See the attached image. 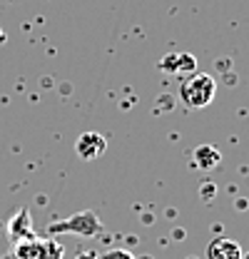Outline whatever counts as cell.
<instances>
[{
  "label": "cell",
  "instance_id": "obj_1",
  "mask_svg": "<svg viewBox=\"0 0 249 259\" xmlns=\"http://www.w3.org/2000/svg\"><path fill=\"white\" fill-rule=\"evenodd\" d=\"M217 93V82L210 72H192L180 82V100L192 110L207 107Z\"/></svg>",
  "mask_w": 249,
  "mask_h": 259
},
{
  "label": "cell",
  "instance_id": "obj_14",
  "mask_svg": "<svg viewBox=\"0 0 249 259\" xmlns=\"http://www.w3.org/2000/svg\"><path fill=\"white\" fill-rule=\"evenodd\" d=\"M242 259H249V252H244V254H242Z\"/></svg>",
  "mask_w": 249,
  "mask_h": 259
},
{
  "label": "cell",
  "instance_id": "obj_9",
  "mask_svg": "<svg viewBox=\"0 0 249 259\" xmlns=\"http://www.w3.org/2000/svg\"><path fill=\"white\" fill-rule=\"evenodd\" d=\"M62 257H65V249H62V244L58 242V239L48 237V239H43V242H40L37 259H62Z\"/></svg>",
  "mask_w": 249,
  "mask_h": 259
},
{
  "label": "cell",
  "instance_id": "obj_6",
  "mask_svg": "<svg viewBox=\"0 0 249 259\" xmlns=\"http://www.w3.org/2000/svg\"><path fill=\"white\" fill-rule=\"evenodd\" d=\"M207 259H242V247L234 239L215 237L207 244Z\"/></svg>",
  "mask_w": 249,
  "mask_h": 259
},
{
  "label": "cell",
  "instance_id": "obj_7",
  "mask_svg": "<svg viewBox=\"0 0 249 259\" xmlns=\"http://www.w3.org/2000/svg\"><path fill=\"white\" fill-rule=\"evenodd\" d=\"M219 162H222V152L217 147H212V145L194 147V164L199 169H215V167H219Z\"/></svg>",
  "mask_w": 249,
  "mask_h": 259
},
{
  "label": "cell",
  "instance_id": "obj_11",
  "mask_svg": "<svg viewBox=\"0 0 249 259\" xmlns=\"http://www.w3.org/2000/svg\"><path fill=\"white\" fill-rule=\"evenodd\" d=\"M77 259H97V254H95V252H80Z\"/></svg>",
  "mask_w": 249,
  "mask_h": 259
},
{
  "label": "cell",
  "instance_id": "obj_13",
  "mask_svg": "<svg viewBox=\"0 0 249 259\" xmlns=\"http://www.w3.org/2000/svg\"><path fill=\"white\" fill-rule=\"evenodd\" d=\"M5 40H8V35H5V32H3V28H0V45H3Z\"/></svg>",
  "mask_w": 249,
  "mask_h": 259
},
{
  "label": "cell",
  "instance_id": "obj_10",
  "mask_svg": "<svg viewBox=\"0 0 249 259\" xmlns=\"http://www.w3.org/2000/svg\"><path fill=\"white\" fill-rule=\"evenodd\" d=\"M102 259H137L132 252H127V249H110V252H105Z\"/></svg>",
  "mask_w": 249,
  "mask_h": 259
},
{
  "label": "cell",
  "instance_id": "obj_5",
  "mask_svg": "<svg viewBox=\"0 0 249 259\" xmlns=\"http://www.w3.org/2000/svg\"><path fill=\"white\" fill-rule=\"evenodd\" d=\"M159 70H164V72H170V75H182V77H187V75L197 72V60H194V55H189V53L167 55V58H162Z\"/></svg>",
  "mask_w": 249,
  "mask_h": 259
},
{
  "label": "cell",
  "instance_id": "obj_4",
  "mask_svg": "<svg viewBox=\"0 0 249 259\" xmlns=\"http://www.w3.org/2000/svg\"><path fill=\"white\" fill-rule=\"evenodd\" d=\"M8 234H10V239L18 244V242H23V239H30L35 237V229H32V214L28 207H23V209H18L15 214H13V220L8 222Z\"/></svg>",
  "mask_w": 249,
  "mask_h": 259
},
{
  "label": "cell",
  "instance_id": "obj_8",
  "mask_svg": "<svg viewBox=\"0 0 249 259\" xmlns=\"http://www.w3.org/2000/svg\"><path fill=\"white\" fill-rule=\"evenodd\" d=\"M40 237H30V239H23L15 244V257L18 259H37V252H40Z\"/></svg>",
  "mask_w": 249,
  "mask_h": 259
},
{
  "label": "cell",
  "instance_id": "obj_2",
  "mask_svg": "<svg viewBox=\"0 0 249 259\" xmlns=\"http://www.w3.org/2000/svg\"><path fill=\"white\" fill-rule=\"evenodd\" d=\"M102 222L97 217L95 209H82V212H75L70 214L67 220H60V222H53L48 227V234L50 237H60V234H77V237H100L102 234Z\"/></svg>",
  "mask_w": 249,
  "mask_h": 259
},
{
  "label": "cell",
  "instance_id": "obj_3",
  "mask_svg": "<svg viewBox=\"0 0 249 259\" xmlns=\"http://www.w3.org/2000/svg\"><path fill=\"white\" fill-rule=\"evenodd\" d=\"M105 150H107V140H105L100 132H82V135L75 140V155L85 162L97 160Z\"/></svg>",
  "mask_w": 249,
  "mask_h": 259
},
{
  "label": "cell",
  "instance_id": "obj_12",
  "mask_svg": "<svg viewBox=\"0 0 249 259\" xmlns=\"http://www.w3.org/2000/svg\"><path fill=\"white\" fill-rule=\"evenodd\" d=\"M204 194H207V197H212V194H215V187H212V185H210V187H204Z\"/></svg>",
  "mask_w": 249,
  "mask_h": 259
}]
</instances>
